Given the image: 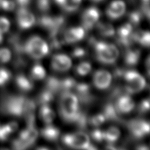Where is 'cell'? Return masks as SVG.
<instances>
[{
  "label": "cell",
  "mask_w": 150,
  "mask_h": 150,
  "mask_svg": "<svg viewBox=\"0 0 150 150\" xmlns=\"http://www.w3.org/2000/svg\"><path fill=\"white\" fill-rule=\"evenodd\" d=\"M36 102L33 99L19 95H6L0 101V112L17 117L26 118L34 112Z\"/></svg>",
  "instance_id": "obj_1"
},
{
  "label": "cell",
  "mask_w": 150,
  "mask_h": 150,
  "mask_svg": "<svg viewBox=\"0 0 150 150\" xmlns=\"http://www.w3.org/2000/svg\"><path fill=\"white\" fill-rule=\"evenodd\" d=\"M89 42L94 47L97 59L102 63L112 65L119 57V50L115 45L98 41L93 37L90 38Z\"/></svg>",
  "instance_id": "obj_2"
},
{
  "label": "cell",
  "mask_w": 150,
  "mask_h": 150,
  "mask_svg": "<svg viewBox=\"0 0 150 150\" xmlns=\"http://www.w3.org/2000/svg\"><path fill=\"white\" fill-rule=\"evenodd\" d=\"M25 53L32 58L40 59L49 53V46L44 40L38 36H33L25 42Z\"/></svg>",
  "instance_id": "obj_3"
},
{
  "label": "cell",
  "mask_w": 150,
  "mask_h": 150,
  "mask_svg": "<svg viewBox=\"0 0 150 150\" xmlns=\"http://www.w3.org/2000/svg\"><path fill=\"white\" fill-rule=\"evenodd\" d=\"M123 79L127 82L125 90L129 95L140 92L146 86L145 79L136 71H126Z\"/></svg>",
  "instance_id": "obj_4"
},
{
  "label": "cell",
  "mask_w": 150,
  "mask_h": 150,
  "mask_svg": "<svg viewBox=\"0 0 150 150\" xmlns=\"http://www.w3.org/2000/svg\"><path fill=\"white\" fill-rule=\"evenodd\" d=\"M62 141L66 146L76 149H86L90 144L89 136L83 131L64 135Z\"/></svg>",
  "instance_id": "obj_5"
},
{
  "label": "cell",
  "mask_w": 150,
  "mask_h": 150,
  "mask_svg": "<svg viewBox=\"0 0 150 150\" xmlns=\"http://www.w3.org/2000/svg\"><path fill=\"white\" fill-rule=\"evenodd\" d=\"M130 132L136 139H142L149 134V124L148 122L141 119H133L125 123Z\"/></svg>",
  "instance_id": "obj_6"
},
{
  "label": "cell",
  "mask_w": 150,
  "mask_h": 150,
  "mask_svg": "<svg viewBox=\"0 0 150 150\" xmlns=\"http://www.w3.org/2000/svg\"><path fill=\"white\" fill-rule=\"evenodd\" d=\"M76 92L74 93L79 100V103L84 105H89L94 102L96 98L91 92V88L86 83H77L74 88Z\"/></svg>",
  "instance_id": "obj_7"
},
{
  "label": "cell",
  "mask_w": 150,
  "mask_h": 150,
  "mask_svg": "<svg viewBox=\"0 0 150 150\" xmlns=\"http://www.w3.org/2000/svg\"><path fill=\"white\" fill-rule=\"evenodd\" d=\"M17 25L21 29L31 28L35 23V17L26 7H20L17 13Z\"/></svg>",
  "instance_id": "obj_8"
},
{
  "label": "cell",
  "mask_w": 150,
  "mask_h": 150,
  "mask_svg": "<svg viewBox=\"0 0 150 150\" xmlns=\"http://www.w3.org/2000/svg\"><path fill=\"white\" fill-rule=\"evenodd\" d=\"M100 13L94 7L88 8L84 12L82 17V27L85 30H90L92 29L99 20Z\"/></svg>",
  "instance_id": "obj_9"
},
{
  "label": "cell",
  "mask_w": 150,
  "mask_h": 150,
  "mask_svg": "<svg viewBox=\"0 0 150 150\" xmlns=\"http://www.w3.org/2000/svg\"><path fill=\"white\" fill-rule=\"evenodd\" d=\"M102 114L105 117V120L120 123V124L125 123V121L120 117V113L117 110L115 103L112 102V101L109 100L104 104Z\"/></svg>",
  "instance_id": "obj_10"
},
{
  "label": "cell",
  "mask_w": 150,
  "mask_h": 150,
  "mask_svg": "<svg viewBox=\"0 0 150 150\" xmlns=\"http://www.w3.org/2000/svg\"><path fill=\"white\" fill-rule=\"evenodd\" d=\"M114 103L120 114L130 112L134 108V101L128 94H123L119 96L115 100Z\"/></svg>",
  "instance_id": "obj_11"
},
{
  "label": "cell",
  "mask_w": 150,
  "mask_h": 150,
  "mask_svg": "<svg viewBox=\"0 0 150 150\" xmlns=\"http://www.w3.org/2000/svg\"><path fill=\"white\" fill-rule=\"evenodd\" d=\"M93 84L95 86L100 90H105L110 86L112 80L111 74L109 72L100 70L96 71L93 75Z\"/></svg>",
  "instance_id": "obj_12"
},
{
  "label": "cell",
  "mask_w": 150,
  "mask_h": 150,
  "mask_svg": "<svg viewBox=\"0 0 150 150\" xmlns=\"http://www.w3.org/2000/svg\"><path fill=\"white\" fill-rule=\"evenodd\" d=\"M72 61L69 56L64 54H57L53 56L52 61V67L55 71L64 72L70 69Z\"/></svg>",
  "instance_id": "obj_13"
},
{
  "label": "cell",
  "mask_w": 150,
  "mask_h": 150,
  "mask_svg": "<svg viewBox=\"0 0 150 150\" xmlns=\"http://www.w3.org/2000/svg\"><path fill=\"white\" fill-rule=\"evenodd\" d=\"M126 11L125 4L121 0L112 1L107 9V15L111 19H117L121 17Z\"/></svg>",
  "instance_id": "obj_14"
},
{
  "label": "cell",
  "mask_w": 150,
  "mask_h": 150,
  "mask_svg": "<svg viewBox=\"0 0 150 150\" xmlns=\"http://www.w3.org/2000/svg\"><path fill=\"white\" fill-rule=\"evenodd\" d=\"M86 30L82 26L71 28L63 33V38L65 43L73 44L79 42L84 38Z\"/></svg>",
  "instance_id": "obj_15"
},
{
  "label": "cell",
  "mask_w": 150,
  "mask_h": 150,
  "mask_svg": "<svg viewBox=\"0 0 150 150\" xmlns=\"http://www.w3.org/2000/svg\"><path fill=\"white\" fill-rule=\"evenodd\" d=\"M8 42L12 47L15 56H25V42L21 38L19 34H11L8 39Z\"/></svg>",
  "instance_id": "obj_16"
},
{
  "label": "cell",
  "mask_w": 150,
  "mask_h": 150,
  "mask_svg": "<svg viewBox=\"0 0 150 150\" xmlns=\"http://www.w3.org/2000/svg\"><path fill=\"white\" fill-rule=\"evenodd\" d=\"M79 107V100L74 93L71 92H61L60 108H76Z\"/></svg>",
  "instance_id": "obj_17"
},
{
  "label": "cell",
  "mask_w": 150,
  "mask_h": 150,
  "mask_svg": "<svg viewBox=\"0 0 150 150\" xmlns=\"http://www.w3.org/2000/svg\"><path fill=\"white\" fill-rule=\"evenodd\" d=\"M15 83L18 89L23 92H30L34 88L33 80L24 74H18L16 76Z\"/></svg>",
  "instance_id": "obj_18"
},
{
  "label": "cell",
  "mask_w": 150,
  "mask_h": 150,
  "mask_svg": "<svg viewBox=\"0 0 150 150\" xmlns=\"http://www.w3.org/2000/svg\"><path fill=\"white\" fill-rule=\"evenodd\" d=\"M140 58V52L138 50H132L128 48L125 53V61L126 65L133 67L137 65Z\"/></svg>",
  "instance_id": "obj_19"
},
{
  "label": "cell",
  "mask_w": 150,
  "mask_h": 150,
  "mask_svg": "<svg viewBox=\"0 0 150 150\" xmlns=\"http://www.w3.org/2000/svg\"><path fill=\"white\" fill-rule=\"evenodd\" d=\"M43 137L49 141H56L60 136V130L54 126L49 125L41 130Z\"/></svg>",
  "instance_id": "obj_20"
},
{
  "label": "cell",
  "mask_w": 150,
  "mask_h": 150,
  "mask_svg": "<svg viewBox=\"0 0 150 150\" xmlns=\"http://www.w3.org/2000/svg\"><path fill=\"white\" fill-rule=\"evenodd\" d=\"M55 94L50 90L45 89L40 93L39 96H38L36 102V104H40L42 105H50V104L52 102L55 98Z\"/></svg>",
  "instance_id": "obj_21"
},
{
  "label": "cell",
  "mask_w": 150,
  "mask_h": 150,
  "mask_svg": "<svg viewBox=\"0 0 150 150\" xmlns=\"http://www.w3.org/2000/svg\"><path fill=\"white\" fill-rule=\"evenodd\" d=\"M89 119L90 118L88 117L86 112L82 110L81 109H80L76 119L74 123L80 130L84 132V130H86L88 125H90Z\"/></svg>",
  "instance_id": "obj_22"
},
{
  "label": "cell",
  "mask_w": 150,
  "mask_h": 150,
  "mask_svg": "<svg viewBox=\"0 0 150 150\" xmlns=\"http://www.w3.org/2000/svg\"><path fill=\"white\" fill-rule=\"evenodd\" d=\"M132 38L134 41L140 44L145 47H149L150 43V34L148 31L139 30L136 33H132Z\"/></svg>",
  "instance_id": "obj_23"
},
{
  "label": "cell",
  "mask_w": 150,
  "mask_h": 150,
  "mask_svg": "<svg viewBox=\"0 0 150 150\" xmlns=\"http://www.w3.org/2000/svg\"><path fill=\"white\" fill-rule=\"evenodd\" d=\"M45 87L55 94L61 93V79L54 76H49L45 81Z\"/></svg>",
  "instance_id": "obj_24"
},
{
  "label": "cell",
  "mask_w": 150,
  "mask_h": 150,
  "mask_svg": "<svg viewBox=\"0 0 150 150\" xmlns=\"http://www.w3.org/2000/svg\"><path fill=\"white\" fill-rule=\"evenodd\" d=\"M96 27L98 30L103 36L105 37H112L115 35V31L114 27L111 24L104 23H97Z\"/></svg>",
  "instance_id": "obj_25"
},
{
  "label": "cell",
  "mask_w": 150,
  "mask_h": 150,
  "mask_svg": "<svg viewBox=\"0 0 150 150\" xmlns=\"http://www.w3.org/2000/svg\"><path fill=\"white\" fill-rule=\"evenodd\" d=\"M40 117L47 124H50L55 118V113L50 105H42L40 111Z\"/></svg>",
  "instance_id": "obj_26"
},
{
  "label": "cell",
  "mask_w": 150,
  "mask_h": 150,
  "mask_svg": "<svg viewBox=\"0 0 150 150\" xmlns=\"http://www.w3.org/2000/svg\"><path fill=\"white\" fill-rule=\"evenodd\" d=\"M120 136V131L115 127L109 128L108 130L104 131V140L108 142L109 144H113Z\"/></svg>",
  "instance_id": "obj_27"
},
{
  "label": "cell",
  "mask_w": 150,
  "mask_h": 150,
  "mask_svg": "<svg viewBox=\"0 0 150 150\" xmlns=\"http://www.w3.org/2000/svg\"><path fill=\"white\" fill-rule=\"evenodd\" d=\"M76 84V80L73 78L67 77L61 79V93L63 92H70L73 90Z\"/></svg>",
  "instance_id": "obj_28"
},
{
  "label": "cell",
  "mask_w": 150,
  "mask_h": 150,
  "mask_svg": "<svg viewBox=\"0 0 150 150\" xmlns=\"http://www.w3.org/2000/svg\"><path fill=\"white\" fill-rule=\"evenodd\" d=\"M46 75L45 70L40 64H36L32 69L31 76L33 79L42 80L44 79Z\"/></svg>",
  "instance_id": "obj_29"
},
{
  "label": "cell",
  "mask_w": 150,
  "mask_h": 150,
  "mask_svg": "<svg viewBox=\"0 0 150 150\" xmlns=\"http://www.w3.org/2000/svg\"><path fill=\"white\" fill-rule=\"evenodd\" d=\"M143 18V13L140 11H133L128 15L129 23L132 26H138L140 25Z\"/></svg>",
  "instance_id": "obj_30"
},
{
  "label": "cell",
  "mask_w": 150,
  "mask_h": 150,
  "mask_svg": "<svg viewBox=\"0 0 150 150\" xmlns=\"http://www.w3.org/2000/svg\"><path fill=\"white\" fill-rule=\"evenodd\" d=\"M133 33V26L130 23H127L122 25L117 31V36L126 38L130 36Z\"/></svg>",
  "instance_id": "obj_31"
},
{
  "label": "cell",
  "mask_w": 150,
  "mask_h": 150,
  "mask_svg": "<svg viewBox=\"0 0 150 150\" xmlns=\"http://www.w3.org/2000/svg\"><path fill=\"white\" fill-rule=\"evenodd\" d=\"M91 69H92V67H91L90 63L82 62L77 66L76 71L77 74L80 76H84L90 73Z\"/></svg>",
  "instance_id": "obj_32"
},
{
  "label": "cell",
  "mask_w": 150,
  "mask_h": 150,
  "mask_svg": "<svg viewBox=\"0 0 150 150\" xmlns=\"http://www.w3.org/2000/svg\"><path fill=\"white\" fill-rule=\"evenodd\" d=\"M11 78V74L7 69L0 68V86H3L9 81Z\"/></svg>",
  "instance_id": "obj_33"
},
{
  "label": "cell",
  "mask_w": 150,
  "mask_h": 150,
  "mask_svg": "<svg viewBox=\"0 0 150 150\" xmlns=\"http://www.w3.org/2000/svg\"><path fill=\"white\" fill-rule=\"evenodd\" d=\"M89 121L90 125L94 126V127H98V126L102 125L103 122H105L106 121V120L103 114L101 113L96 115L95 116L90 118Z\"/></svg>",
  "instance_id": "obj_34"
},
{
  "label": "cell",
  "mask_w": 150,
  "mask_h": 150,
  "mask_svg": "<svg viewBox=\"0 0 150 150\" xmlns=\"http://www.w3.org/2000/svg\"><path fill=\"white\" fill-rule=\"evenodd\" d=\"M37 7L42 13H47L51 7L50 0H37Z\"/></svg>",
  "instance_id": "obj_35"
},
{
  "label": "cell",
  "mask_w": 150,
  "mask_h": 150,
  "mask_svg": "<svg viewBox=\"0 0 150 150\" xmlns=\"http://www.w3.org/2000/svg\"><path fill=\"white\" fill-rule=\"evenodd\" d=\"M11 58V53L7 48L0 49V63H5L9 61Z\"/></svg>",
  "instance_id": "obj_36"
},
{
  "label": "cell",
  "mask_w": 150,
  "mask_h": 150,
  "mask_svg": "<svg viewBox=\"0 0 150 150\" xmlns=\"http://www.w3.org/2000/svg\"><path fill=\"white\" fill-rule=\"evenodd\" d=\"M90 134L93 140L98 142H101L104 140V131L102 130L96 128L91 132Z\"/></svg>",
  "instance_id": "obj_37"
},
{
  "label": "cell",
  "mask_w": 150,
  "mask_h": 150,
  "mask_svg": "<svg viewBox=\"0 0 150 150\" xmlns=\"http://www.w3.org/2000/svg\"><path fill=\"white\" fill-rule=\"evenodd\" d=\"M12 146L13 148L15 149H25L30 146L26 142L18 138L13 142Z\"/></svg>",
  "instance_id": "obj_38"
},
{
  "label": "cell",
  "mask_w": 150,
  "mask_h": 150,
  "mask_svg": "<svg viewBox=\"0 0 150 150\" xmlns=\"http://www.w3.org/2000/svg\"><path fill=\"white\" fill-rule=\"evenodd\" d=\"M15 7V2L12 0H1L0 1V9L5 11H12Z\"/></svg>",
  "instance_id": "obj_39"
},
{
  "label": "cell",
  "mask_w": 150,
  "mask_h": 150,
  "mask_svg": "<svg viewBox=\"0 0 150 150\" xmlns=\"http://www.w3.org/2000/svg\"><path fill=\"white\" fill-rule=\"evenodd\" d=\"M10 27L9 21L5 17H0V33L4 34L9 30Z\"/></svg>",
  "instance_id": "obj_40"
},
{
  "label": "cell",
  "mask_w": 150,
  "mask_h": 150,
  "mask_svg": "<svg viewBox=\"0 0 150 150\" xmlns=\"http://www.w3.org/2000/svg\"><path fill=\"white\" fill-rule=\"evenodd\" d=\"M87 54V52L85 49L81 47H77L74 49L72 52V55L75 58H82Z\"/></svg>",
  "instance_id": "obj_41"
},
{
  "label": "cell",
  "mask_w": 150,
  "mask_h": 150,
  "mask_svg": "<svg viewBox=\"0 0 150 150\" xmlns=\"http://www.w3.org/2000/svg\"><path fill=\"white\" fill-rule=\"evenodd\" d=\"M149 110V100H144L142 101L138 107V111L140 113H146Z\"/></svg>",
  "instance_id": "obj_42"
},
{
  "label": "cell",
  "mask_w": 150,
  "mask_h": 150,
  "mask_svg": "<svg viewBox=\"0 0 150 150\" xmlns=\"http://www.w3.org/2000/svg\"><path fill=\"white\" fill-rule=\"evenodd\" d=\"M4 126L9 134H11L13 132H14L15 131L17 130V129L18 128V125L17 123L15 122H9V123H8V124L4 125Z\"/></svg>",
  "instance_id": "obj_43"
},
{
  "label": "cell",
  "mask_w": 150,
  "mask_h": 150,
  "mask_svg": "<svg viewBox=\"0 0 150 150\" xmlns=\"http://www.w3.org/2000/svg\"><path fill=\"white\" fill-rule=\"evenodd\" d=\"M126 70L125 69L122 68H117L114 70L113 73V76L115 79H120L121 78L124 77V75L125 73Z\"/></svg>",
  "instance_id": "obj_44"
},
{
  "label": "cell",
  "mask_w": 150,
  "mask_h": 150,
  "mask_svg": "<svg viewBox=\"0 0 150 150\" xmlns=\"http://www.w3.org/2000/svg\"><path fill=\"white\" fill-rule=\"evenodd\" d=\"M10 134L5 129L4 126H0V141L7 140Z\"/></svg>",
  "instance_id": "obj_45"
},
{
  "label": "cell",
  "mask_w": 150,
  "mask_h": 150,
  "mask_svg": "<svg viewBox=\"0 0 150 150\" xmlns=\"http://www.w3.org/2000/svg\"><path fill=\"white\" fill-rule=\"evenodd\" d=\"M31 0H16L17 4L20 7H26L30 4Z\"/></svg>",
  "instance_id": "obj_46"
},
{
  "label": "cell",
  "mask_w": 150,
  "mask_h": 150,
  "mask_svg": "<svg viewBox=\"0 0 150 150\" xmlns=\"http://www.w3.org/2000/svg\"><path fill=\"white\" fill-rule=\"evenodd\" d=\"M55 3L59 5H60L61 7H63L67 1V0H55Z\"/></svg>",
  "instance_id": "obj_47"
},
{
  "label": "cell",
  "mask_w": 150,
  "mask_h": 150,
  "mask_svg": "<svg viewBox=\"0 0 150 150\" xmlns=\"http://www.w3.org/2000/svg\"><path fill=\"white\" fill-rule=\"evenodd\" d=\"M138 149H149V148L146 147V146H139L138 147Z\"/></svg>",
  "instance_id": "obj_48"
},
{
  "label": "cell",
  "mask_w": 150,
  "mask_h": 150,
  "mask_svg": "<svg viewBox=\"0 0 150 150\" xmlns=\"http://www.w3.org/2000/svg\"><path fill=\"white\" fill-rule=\"evenodd\" d=\"M3 34L0 33V44H1V43L3 42V41H4V37H3Z\"/></svg>",
  "instance_id": "obj_49"
},
{
  "label": "cell",
  "mask_w": 150,
  "mask_h": 150,
  "mask_svg": "<svg viewBox=\"0 0 150 150\" xmlns=\"http://www.w3.org/2000/svg\"><path fill=\"white\" fill-rule=\"evenodd\" d=\"M91 1H92L93 2H100L102 1V0H91Z\"/></svg>",
  "instance_id": "obj_50"
},
{
  "label": "cell",
  "mask_w": 150,
  "mask_h": 150,
  "mask_svg": "<svg viewBox=\"0 0 150 150\" xmlns=\"http://www.w3.org/2000/svg\"><path fill=\"white\" fill-rule=\"evenodd\" d=\"M144 3H149V0H142Z\"/></svg>",
  "instance_id": "obj_51"
}]
</instances>
